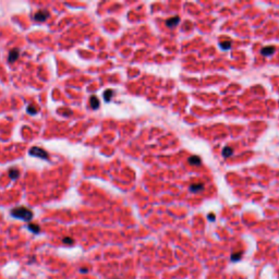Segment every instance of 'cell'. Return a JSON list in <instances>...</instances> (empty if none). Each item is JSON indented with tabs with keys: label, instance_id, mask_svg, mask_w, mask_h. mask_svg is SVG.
I'll return each instance as SVG.
<instances>
[{
	"label": "cell",
	"instance_id": "6da1fadb",
	"mask_svg": "<svg viewBox=\"0 0 279 279\" xmlns=\"http://www.w3.org/2000/svg\"><path fill=\"white\" fill-rule=\"evenodd\" d=\"M11 215L13 217L15 218H19V219H23V220H30L33 217V213L32 210L26 208V207H15L11 210Z\"/></svg>",
	"mask_w": 279,
	"mask_h": 279
},
{
	"label": "cell",
	"instance_id": "7a4b0ae2",
	"mask_svg": "<svg viewBox=\"0 0 279 279\" xmlns=\"http://www.w3.org/2000/svg\"><path fill=\"white\" fill-rule=\"evenodd\" d=\"M30 155L42 159H48V153L40 147H32L30 149Z\"/></svg>",
	"mask_w": 279,
	"mask_h": 279
},
{
	"label": "cell",
	"instance_id": "3957f363",
	"mask_svg": "<svg viewBox=\"0 0 279 279\" xmlns=\"http://www.w3.org/2000/svg\"><path fill=\"white\" fill-rule=\"evenodd\" d=\"M47 17H49V12H48V10H46V9H44V10H39L34 14V20L38 21V22L46 21Z\"/></svg>",
	"mask_w": 279,
	"mask_h": 279
},
{
	"label": "cell",
	"instance_id": "277c9868",
	"mask_svg": "<svg viewBox=\"0 0 279 279\" xmlns=\"http://www.w3.org/2000/svg\"><path fill=\"white\" fill-rule=\"evenodd\" d=\"M19 49H12L10 52H9V57H8V61L9 62H14L17 58H19Z\"/></svg>",
	"mask_w": 279,
	"mask_h": 279
},
{
	"label": "cell",
	"instance_id": "5b68a950",
	"mask_svg": "<svg viewBox=\"0 0 279 279\" xmlns=\"http://www.w3.org/2000/svg\"><path fill=\"white\" fill-rule=\"evenodd\" d=\"M179 22H180L179 17H178V16H173V17H171V19H168L166 21V25L168 27H175V26H177V24L179 23Z\"/></svg>",
	"mask_w": 279,
	"mask_h": 279
},
{
	"label": "cell",
	"instance_id": "8992f818",
	"mask_svg": "<svg viewBox=\"0 0 279 279\" xmlns=\"http://www.w3.org/2000/svg\"><path fill=\"white\" fill-rule=\"evenodd\" d=\"M274 51H275V48L272 46H268V47H264L260 52H262L263 56H272Z\"/></svg>",
	"mask_w": 279,
	"mask_h": 279
},
{
	"label": "cell",
	"instance_id": "52a82bcc",
	"mask_svg": "<svg viewBox=\"0 0 279 279\" xmlns=\"http://www.w3.org/2000/svg\"><path fill=\"white\" fill-rule=\"evenodd\" d=\"M89 105H91V107H92L93 109H97L99 107V100L98 98L96 97V96H92L89 99Z\"/></svg>",
	"mask_w": 279,
	"mask_h": 279
},
{
	"label": "cell",
	"instance_id": "ba28073f",
	"mask_svg": "<svg viewBox=\"0 0 279 279\" xmlns=\"http://www.w3.org/2000/svg\"><path fill=\"white\" fill-rule=\"evenodd\" d=\"M201 163H202V160H201L200 156H191L189 158V164L193 165V166H199V165H201Z\"/></svg>",
	"mask_w": 279,
	"mask_h": 279
},
{
	"label": "cell",
	"instance_id": "9c48e42d",
	"mask_svg": "<svg viewBox=\"0 0 279 279\" xmlns=\"http://www.w3.org/2000/svg\"><path fill=\"white\" fill-rule=\"evenodd\" d=\"M203 189H204V185L202 183H196V184H193V185L190 186L191 192H194V193H196V192H201Z\"/></svg>",
	"mask_w": 279,
	"mask_h": 279
},
{
	"label": "cell",
	"instance_id": "30bf717a",
	"mask_svg": "<svg viewBox=\"0 0 279 279\" xmlns=\"http://www.w3.org/2000/svg\"><path fill=\"white\" fill-rule=\"evenodd\" d=\"M9 177H10L12 180L16 179V178L19 177V170L15 168H11L10 170H9Z\"/></svg>",
	"mask_w": 279,
	"mask_h": 279
},
{
	"label": "cell",
	"instance_id": "8fae6325",
	"mask_svg": "<svg viewBox=\"0 0 279 279\" xmlns=\"http://www.w3.org/2000/svg\"><path fill=\"white\" fill-rule=\"evenodd\" d=\"M112 95H113V92H112V91H111V89H107L106 92L104 93V98H105V100H106V102H109V100L111 99Z\"/></svg>",
	"mask_w": 279,
	"mask_h": 279
},
{
	"label": "cell",
	"instance_id": "7c38bea8",
	"mask_svg": "<svg viewBox=\"0 0 279 279\" xmlns=\"http://www.w3.org/2000/svg\"><path fill=\"white\" fill-rule=\"evenodd\" d=\"M232 153H233V150L229 147V146H226V147L223 148V150H222V155L225 157H229L230 155H232Z\"/></svg>",
	"mask_w": 279,
	"mask_h": 279
},
{
	"label": "cell",
	"instance_id": "4fadbf2b",
	"mask_svg": "<svg viewBox=\"0 0 279 279\" xmlns=\"http://www.w3.org/2000/svg\"><path fill=\"white\" fill-rule=\"evenodd\" d=\"M37 111H38V109H37V108H35L34 106H32V105H31V106L27 107V112H29L30 115H34V113H36Z\"/></svg>",
	"mask_w": 279,
	"mask_h": 279
},
{
	"label": "cell",
	"instance_id": "5bb4252c",
	"mask_svg": "<svg viewBox=\"0 0 279 279\" xmlns=\"http://www.w3.org/2000/svg\"><path fill=\"white\" fill-rule=\"evenodd\" d=\"M220 47L225 50H228L231 47V43L230 42H222V43H220Z\"/></svg>",
	"mask_w": 279,
	"mask_h": 279
},
{
	"label": "cell",
	"instance_id": "9a60e30c",
	"mask_svg": "<svg viewBox=\"0 0 279 279\" xmlns=\"http://www.w3.org/2000/svg\"><path fill=\"white\" fill-rule=\"evenodd\" d=\"M29 228L34 232H38L39 231V227L37 225H29Z\"/></svg>",
	"mask_w": 279,
	"mask_h": 279
},
{
	"label": "cell",
	"instance_id": "2e32d148",
	"mask_svg": "<svg viewBox=\"0 0 279 279\" xmlns=\"http://www.w3.org/2000/svg\"><path fill=\"white\" fill-rule=\"evenodd\" d=\"M63 242H65V243H72L73 240L70 239V238H66V239H63Z\"/></svg>",
	"mask_w": 279,
	"mask_h": 279
}]
</instances>
